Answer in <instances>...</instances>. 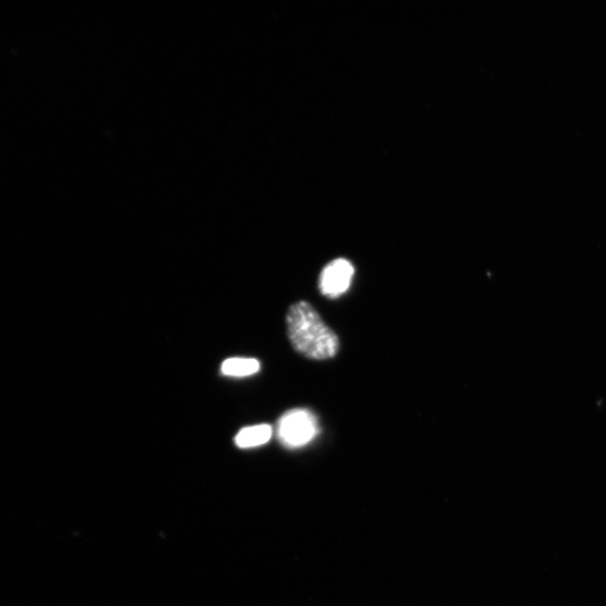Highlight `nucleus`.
<instances>
[{"instance_id":"obj_5","label":"nucleus","mask_w":606,"mask_h":606,"mask_svg":"<svg viewBox=\"0 0 606 606\" xmlns=\"http://www.w3.org/2000/svg\"><path fill=\"white\" fill-rule=\"evenodd\" d=\"M261 369L255 359L233 358L222 364V373L226 377L244 378L257 373Z\"/></svg>"},{"instance_id":"obj_3","label":"nucleus","mask_w":606,"mask_h":606,"mask_svg":"<svg viewBox=\"0 0 606 606\" xmlns=\"http://www.w3.org/2000/svg\"><path fill=\"white\" fill-rule=\"evenodd\" d=\"M356 270L348 259L338 258L321 273L319 288L323 296L338 298L351 287Z\"/></svg>"},{"instance_id":"obj_2","label":"nucleus","mask_w":606,"mask_h":606,"mask_svg":"<svg viewBox=\"0 0 606 606\" xmlns=\"http://www.w3.org/2000/svg\"><path fill=\"white\" fill-rule=\"evenodd\" d=\"M319 432L317 417L306 409H294L286 412L278 421L280 442L297 449L309 444Z\"/></svg>"},{"instance_id":"obj_1","label":"nucleus","mask_w":606,"mask_h":606,"mask_svg":"<svg viewBox=\"0 0 606 606\" xmlns=\"http://www.w3.org/2000/svg\"><path fill=\"white\" fill-rule=\"evenodd\" d=\"M287 329L294 349L310 360L332 359L339 350V339L319 312L306 301L292 305L287 312Z\"/></svg>"},{"instance_id":"obj_4","label":"nucleus","mask_w":606,"mask_h":606,"mask_svg":"<svg viewBox=\"0 0 606 606\" xmlns=\"http://www.w3.org/2000/svg\"><path fill=\"white\" fill-rule=\"evenodd\" d=\"M273 427L257 424L242 429L235 438V444L239 449H251L267 444L273 438Z\"/></svg>"}]
</instances>
